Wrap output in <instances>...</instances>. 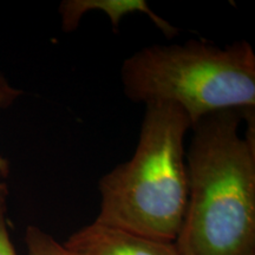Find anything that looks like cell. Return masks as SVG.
<instances>
[{
  "label": "cell",
  "instance_id": "1",
  "mask_svg": "<svg viewBox=\"0 0 255 255\" xmlns=\"http://www.w3.org/2000/svg\"><path fill=\"white\" fill-rule=\"evenodd\" d=\"M180 255H255L254 109L222 110L191 126Z\"/></svg>",
  "mask_w": 255,
  "mask_h": 255
},
{
  "label": "cell",
  "instance_id": "2",
  "mask_svg": "<svg viewBox=\"0 0 255 255\" xmlns=\"http://www.w3.org/2000/svg\"><path fill=\"white\" fill-rule=\"evenodd\" d=\"M189 117L170 103L145 105L141 132L129 161L98 182L95 221L158 241L175 242L188 202L186 136Z\"/></svg>",
  "mask_w": 255,
  "mask_h": 255
},
{
  "label": "cell",
  "instance_id": "3",
  "mask_svg": "<svg viewBox=\"0 0 255 255\" xmlns=\"http://www.w3.org/2000/svg\"><path fill=\"white\" fill-rule=\"evenodd\" d=\"M124 95L133 103H170L191 126L222 110L255 109V55L246 40L154 44L124 60Z\"/></svg>",
  "mask_w": 255,
  "mask_h": 255
},
{
  "label": "cell",
  "instance_id": "4",
  "mask_svg": "<svg viewBox=\"0 0 255 255\" xmlns=\"http://www.w3.org/2000/svg\"><path fill=\"white\" fill-rule=\"evenodd\" d=\"M64 246L72 255H180L175 242L154 240L97 221L70 235Z\"/></svg>",
  "mask_w": 255,
  "mask_h": 255
},
{
  "label": "cell",
  "instance_id": "5",
  "mask_svg": "<svg viewBox=\"0 0 255 255\" xmlns=\"http://www.w3.org/2000/svg\"><path fill=\"white\" fill-rule=\"evenodd\" d=\"M92 11L104 12L115 32H119L124 17L132 13H142L148 15L151 23L168 39H173L178 34V28L156 14L144 0H64L58 8L63 31L68 33L75 31L79 26L82 18Z\"/></svg>",
  "mask_w": 255,
  "mask_h": 255
},
{
  "label": "cell",
  "instance_id": "6",
  "mask_svg": "<svg viewBox=\"0 0 255 255\" xmlns=\"http://www.w3.org/2000/svg\"><path fill=\"white\" fill-rule=\"evenodd\" d=\"M26 255H72L64 244L36 226H28L25 232Z\"/></svg>",
  "mask_w": 255,
  "mask_h": 255
},
{
  "label": "cell",
  "instance_id": "7",
  "mask_svg": "<svg viewBox=\"0 0 255 255\" xmlns=\"http://www.w3.org/2000/svg\"><path fill=\"white\" fill-rule=\"evenodd\" d=\"M8 187L0 177V255H17L7 228Z\"/></svg>",
  "mask_w": 255,
  "mask_h": 255
},
{
  "label": "cell",
  "instance_id": "8",
  "mask_svg": "<svg viewBox=\"0 0 255 255\" xmlns=\"http://www.w3.org/2000/svg\"><path fill=\"white\" fill-rule=\"evenodd\" d=\"M21 95H23V91L12 87L5 76L0 72V109L11 107ZM8 174L9 162L5 157L0 156V177H7Z\"/></svg>",
  "mask_w": 255,
  "mask_h": 255
}]
</instances>
